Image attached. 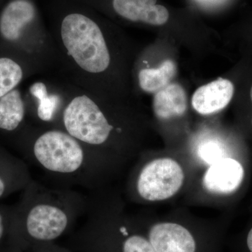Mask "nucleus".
Listing matches in <instances>:
<instances>
[{"mask_svg":"<svg viewBox=\"0 0 252 252\" xmlns=\"http://www.w3.org/2000/svg\"><path fill=\"white\" fill-rule=\"evenodd\" d=\"M0 46L26 58L41 74H57V54L36 0H9L4 4Z\"/></svg>","mask_w":252,"mask_h":252,"instance_id":"nucleus-2","label":"nucleus"},{"mask_svg":"<svg viewBox=\"0 0 252 252\" xmlns=\"http://www.w3.org/2000/svg\"><path fill=\"white\" fill-rule=\"evenodd\" d=\"M122 252H156L147 236L133 233L123 239Z\"/></svg>","mask_w":252,"mask_h":252,"instance_id":"nucleus-16","label":"nucleus"},{"mask_svg":"<svg viewBox=\"0 0 252 252\" xmlns=\"http://www.w3.org/2000/svg\"><path fill=\"white\" fill-rule=\"evenodd\" d=\"M244 175L240 162L231 158H221L207 168L203 177V187L212 193H231L240 187Z\"/></svg>","mask_w":252,"mask_h":252,"instance_id":"nucleus-9","label":"nucleus"},{"mask_svg":"<svg viewBox=\"0 0 252 252\" xmlns=\"http://www.w3.org/2000/svg\"><path fill=\"white\" fill-rule=\"evenodd\" d=\"M66 84L67 101L60 118L63 130L86 145L107 144L115 129L109 119L107 101L67 81Z\"/></svg>","mask_w":252,"mask_h":252,"instance_id":"nucleus-3","label":"nucleus"},{"mask_svg":"<svg viewBox=\"0 0 252 252\" xmlns=\"http://www.w3.org/2000/svg\"><path fill=\"white\" fill-rule=\"evenodd\" d=\"M82 144L63 129H49L36 136L32 142V152L46 170L72 173L79 170L84 162Z\"/></svg>","mask_w":252,"mask_h":252,"instance_id":"nucleus-5","label":"nucleus"},{"mask_svg":"<svg viewBox=\"0 0 252 252\" xmlns=\"http://www.w3.org/2000/svg\"><path fill=\"white\" fill-rule=\"evenodd\" d=\"M67 223L65 212L49 204H39L32 207L25 220L30 236L42 241L59 238L67 228Z\"/></svg>","mask_w":252,"mask_h":252,"instance_id":"nucleus-8","label":"nucleus"},{"mask_svg":"<svg viewBox=\"0 0 252 252\" xmlns=\"http://www.w3.org/2000/svg\"><path fill=\"white\" fill-rule=\"evenodd\" d=\"M177 73L173 61L167 60L158 68H144L138 73V83L144 92L156 93L169 85Z\"/></svg>","mask_w":252,"mask_h":252,"instance_id":"nucleus-14","label":"nucleus"},{"mask_svg":"<svg viewBox=\"0 0 252 252\" xmlns=\"http://www.w3.org/2000/svg\"><path fill=\"white\" fill-rule=\"evenodd\" d=\"M7 215H9V213L6 210L0 208V240H1L4 234L6 220H7Z\"/></svg>","mask_w":252,"mask_h":252,"instance_id":"nucleus-19","label":"nucleus"},{"mask_svg":"<svg viewBox=\"0 0 252 252\" xmlns=\"http://www.w3.org/2000/svg\"><path fill=\"white\" fill-rule=\"evenodd\" d=\"M153 109L156 117L167 121L183 116L187 110L185 89L178 84H170L154 96Z\"/></svg>","mask_w":252,"mask_h":252,"instance_id":"nucleus-13","label":"nucleus"},{"mask_svg":"<svg viewBox=\"0 0 252 252\" xmlns=\"http://www.w3.org/2000/svg\"><path fill=\"white\" fill-rule=\"evenodd\" d=\"M200 158L211 165L212 162L216 161L219 159L223 158L221 157V152L220 146L215 142H208L201 146L199 150Z\"/></svg>","mask_w":252,"mask_h":252,"instance_id":"nucleus-17","label":"nucleus"},{"mask_svg":"<svg viewBox=\"0 0 252 252\" xmlns=\"http://www.w3.org/2000/svg\"><path fill=\"white\" fill-rule=\"evenodd\" d=\"M185 180V171L180 162L172 158H158L142 169L137 190L147 201H163L178 193Z\"/></svg>","mask_w":252,"mask_h":252,"instance_id":"nucleus-6","label":"nucleus"},{"mask_svg":"<svg viewBox=\"0 0 252 252\" xmlns=\"http://www.w3.org/2000/svg\"><path fill=\"white\" fill-rule=\"evenodd\" d=\"M250 96H251V99H252V86L251 91H250Z\"/></svg>","mask_w":252,"mask_h":252,"instance_id":"nucleus-21","label":"nucleus"},{"mask_svg":"<svg viewBox=\"0 0 252 252\" xmlns=\"http://www.w3.org/2000/svg\"><path fill=\"white\" fill-rule=\"evenodd\" d=\"M147 238L156 252H217L218 247L215 229L173 220L152 223Z\"/></svg>","mask_w":252,"mask_h":252,"instance_id":"nucleus-4","label":"nucleus"},{"mask_svg":"<svg viewBox=\"0 0 252 252\" xmlns=\"http://www.w3.org/2000/svg\"><path fill=\"white\" fill-rule=\"evenodd\" d=\"M67 95L66 81L56 74L33 81L25 93L27 106H32L38 119L47 124L60 119Z\"/></svg>","mask_w":252,"mask_h":252,"instance_id":"nucleus-7","label":"nucleus"},{"mask_svg":"<svg viewBox=\"0 0 252 252\" xmlns=\"http://www.w3.org/2000/svg\"><path fill=\"white\" fill-rule=\"evenodd\" d=\"M233 94L234 86L231 81L220 78L195 91L191 99L192 107L202 115L215 114L230 103Z\"/></svg>","mask_w":252,"mask_h":252,"instance_id":"nucleus-11","label":"nucleus"},{"mask_svg":"<svg viewBox=\"0 0 252 252\" xmlns=\"http://www.w3.org/2000/svg\"><path fill=\"white\" fill-rule=\"evenodd\" d=\"M192 1L199 7L212 9L220 7L229 0H192Z\"/></svg>","mask_w":252,"mask_h":252,"instance_id":"nucleus-18","label":"nucleus"},{"mask_svg":"<svg viewBox=\"0 0 252 252\" xmlns=\"http://www.w3.org/2000/svg\"><path fill=\"white\" fill-rule=\"evenodd\" d=\"M46 12L57 75L108 101L115 61L107 21L80 0H48Z\"/></svg>","mask_w":252,"mask_h":252,"instance_id":"nucleus-1","label":"nucleus"},{"mask_svg":"<svg viewBox=\"0 0 252 252\" xmlns=\"http://www.w3.org/2000/svg\"><path fill=\"white\" fill-rule=\"evenodd\" d=\"M37 74L41 73L26 58L0 46V98Z\"/></svg>","mask_w":252,"mask_h":252,"instance_id":"nucleus-10","label":"nucleus"},{"mask_svg":"<svg viewBox=\"0 0 252 252\" xmlns=\"http://www.w3.org/2000/svg\"><path fill=\"white\" fill-rule=\"evenodd\" d=\"M246 247L248 252H252V228L248 232L246 238Z\"/></svg>","mask_w":252,"mask_h":252,"instance_id":"nucleus-20","label":"nucleus"},{"mask_svg":"<svg viewBox=\"0 0 252 252\" xmlns=\"http://www.w3.org/2000/svg\"><path fill=\"white\" fill-rule=\"evenodd\" d=\"M23 178L19 162L0 148V199L22 185Z\"/></svg>","mask_w":252,"mask_h":252,"instance_id":"nucleus-15","label":"nucleus"},{"mask_svg":"<svg viewBox=\"0 0 252 252\" xmlns=\"http://www.w3.org/2000/svg\"><path fill=\"white\" fill-rule=\"evenodd\" d=\"M28 108L25 93L18 87L0 98V132L16 135L24 127Z\"/></svg>","mask_w":252,"mask_h":252,"instance_id":"nucleus-12","label":"nucleus"}]
</instances>
